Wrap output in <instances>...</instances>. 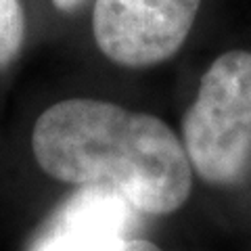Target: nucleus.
<instances>
[{
  "label": "nucleus",
  "instance_id": "obj_6",
  "mask_svg": "<svg viewBox=\"0 0 251 251\" xmlns=\"http://www.w3.org/2000/svg\"><path fill=\"white\" fill-rule=\"evenodd\" d=\"M115 251H161V249L155 243L145 239H124Z\"/></svg>",
  "mask_w": 251,
  "mask_h": 251
},
{
  "label": "nucleus",
  "instance_id": "obj_4",
  "mask_svg": "<svg viewBox=\"0 0 251 251\" xmlns=\"http://www.w3.org/2000/svg\"><path fill=\"white\" fill-rule=\"evenodd\" d=\"M134 207L103 186H80L46 224L31 251H115L128 239Z\"/></svg>",
  "mask_w": 251,
  "mask_h": 251
},
{
  "label": "nucleus",
  "instance_id": "obj_5",
  "mask_svg": "<svg viewBox=\"0 0 251 251\" xmlns=\"http://www.w3.org/2000/svg\"><path fill=\"white\" fill-rule=\"evenodd\" d=\"M25 38V17L19 0H0V65L17 57Z\"/></svg>",
  "mask_w": 251,
  "mask_h": 251
},
{
  "label": "nucleus",
  "instance_id": "obj_1",
  "mask_svg": "<svg viewBox=\"0 0 251 251\" xmlns=\"http://www.w3.org/2000/svg\"><path fill=\"white\" fill-rule=\"evenodd\" d=\"M44 174L75 186H103L151 216L184 205L193 166L166 122L99 99L50 105L31 132Z\"/></svg>",
  "mask_w": 251,
  "mask_h": 251
},
{
  "label": "nucleus",
  "instance_id": "obj_2",
  "mask_svg": "<svg viewBox=\"0 0 251 251\" xmlns=\"http://www.w3.org/2000/svg\"><path fill=\"white\" fill-rule=\"evenodd\" d=\"M182 145L209 184L241 180L251 161V52L228 50L203 74L182 120Z\"/></svg>",
  "mask_w": 251,
  "mask_h": 251
},
{
  "label": "nucleus",
  "instance_id": "obj_7",
  "mask_svg": "<svg viewBox=\"0 0 251 251\" xmlns=\"http://www.w3.org/2000/svg\"><path fill=\"white\" fill-rule=\"evenodd\" d=\"M77 2H80V0H52V4L57 6L59 11H72Z\"/></svg>",
  "mask_w": 251,
  "mask_h": 251
},
{
  "label": "nucleus",
  "instance_id": "obj_3",
  "mask_svg": "<svg viewBox=\"0 0 251 251\" xmlns=\"http://www.w3.org/2000/svg\"><path fill=\"white\" fill-rule=\"evenodd\" d=\"M201 0H97L92 34L99 50L122 67H151L182 49Z\"/></svg>",
  "mask_w": 251,
  "mask_h": 251
}]
</instances>
